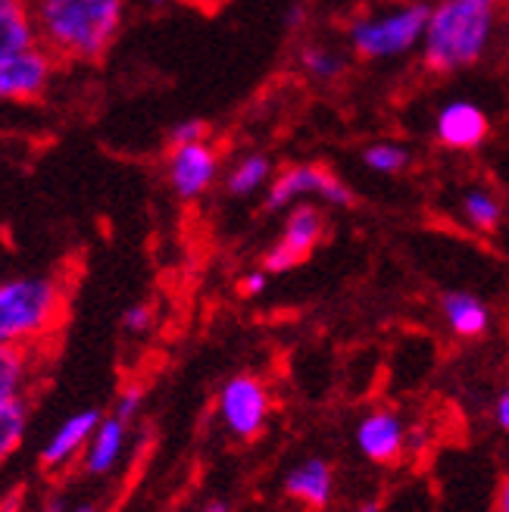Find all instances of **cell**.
Here are the masks:
<instances>
[{"label":"cell","instance_id":"20","mask_svg":"<svg viewBox=\"0 0 509 512\" xmlns=\"http://www.w3.org/2000/svg\"><path fill=\"white\" fill-rule=\"evenodd\" d=\"M29 431V400H10L0 403V466L19 450Z\"/></svg>","mask_w":509,"mask_h":512},{"label":"cell","instance_id":"7","mask_svg":"<svg viewBox=\"0 0 509 512\" xmlns=\"http://www.w3.org/2000/svg\"><path fill=\"white\" fill-rule=\"evenodd\" d=\"M325 238V216L313 203H294L285 216L282 235L275 238V244L263 253V269L269 275H282L297 269L300 263H307L316 253V247Z\"/></svg>","mask_w":509,"mask_h":512},{"label":"cell","instance_id":"3","mask_svg":"<svg viewBox=\"0 0 509 512\" xmlns=\"http://www.w3.org/2000/svg\"><path fill=\"white\" fill-rule=\"evenodd\" d=\"M66 310L63 285L50 275L0 278V344L35 350L57 331Z\"/></svg>","mask_w":509,"mask_h":512},{"label":"cell","instance_id":"22","mask_svg":"<svg viewBox=\"0 0 509 512\" xmlns=\"http://www.w3.org/2000/svg\"><path fill=\"white\" fill-rule=\"evenodd\" d=\"M360 157H363V166L375 175H400L406 166H410L413 153L397 141H375V144L363 147Z\"/></svg>","mask_w":509,"mask_h":512},{"label":"cell","instance_id":"17","mask_svg":"<svg viewBox=\"0 0 509 512\" xmlns=\"http://www.w3.org/2000/svg\"><path fill=\"white\" fill-rule=\"evenodd\" d=\"M38 44L29 0H0V57Z\"/></svg>","mask_w":509,"mask_h":512},{"label":"cell","instance_id":"26","mask_svg":"<svg viewBox=\"0 0 509 512\" xmlns=\"http://www.w3.org/2000/svg\"><path fill=\"white\" fill-rule=\"evenodd\" d=\"M266 285H269V272L266 269H253V272H247L244 278H241V294L244 297H260L263 291H266Z\"/></svg>","mask_w":509,"mask_h":512},{"label":"cell","instance_id":"21","mask_svg":"<svg viewBox=\"0 0 509 512\" xmlns=\"http://www.w3.org/2000/svg\"><path fill=\"white\" fill-rule=\"evenodd\" d=\"M460 210H463V219L475 228V232H497V225L503 219L500 200L485 188H469L460 200Z\"/></svg>","mask_w":509,"mask_h":512},{"label":"cell","instance_id":"25","mask_svg":"<svg viewBox=\"0 0 509 512\" xmlns=\"http://www.w3.org/2000/svg\"><path fill=\"white\" fill-rule=\"evenodd\" d=\"M141 406H144V391L138 388V384H132V388H125V391L116 397L113 416H119L122 422H132V419H138Z\"/></svg>","mask_w":509,"mask_h":512},{"label":"cell","instance_id":"12","mask_svg":"<svg viewBox=\"0 0 509 512\" xmlns=\"http://www.w3.org/2000/svg\"><path fill=\"white\" fill-rule=\"evenodd\" d=\"M100 409H79V413H72L54 434H50V441L41 447V469L44 472H63L69 469L75 459L85 456L88 450V441L94 438V431L100 425Z\"/></svg>","mask_w":509,"mask_h":512},{"label":"cell","instance_id":"1","mask_svg":"<svg viewBox=\"0 0 509 512\" xmlns=\"http://www.w3.org/2000/svg\"><path fill=\"white\" fill-rule=\"evenodd\" d=\"M38 44L66 63H97L116 44L125 0H29Z\"/></svg>","mask_w":509,"mask_h":512},{"label":"cell","instance_id":"18","mask_svg":"<svg viewBox=\"0 0 509 512\" xmlns=\"http://www.w3.org/2000/svg\"><path fill=\"white\" fill-rule=\"evenodd\" d=\"M275 178L272 172V157L269 153H247L241 157L225 175V191L232 197H250L263 188H269V182Z\"/></svg>","mask_w":509,"mask_h":512},{"label":"cell","instance_id":"27","mask_svg":"<svg viewBox=\"0 0 509 512\" xmlns=\"http://www.w3.org/2000/svg\"><path fill=\"white\" fill-rule=\"evenodd\" d=\"M494 422H497L500 431L509 434V388H503L497 394V400H494Z\"/></svg>","mask_w":509,"mask_h":512},{"label":"cell","instance_id":"13","mask_svg":"<svg viewBox=\"0 0 509 512\" xmlns=\"http://www.w3.org/2000/svg\"><path fill=\"white\" fill-rule=\"evenodd\" d=\"M285 494L307 509H328L335 497V469L328 459L310 456L285 475Z\"/></svg>","mask_w":509,"mask_h":512},{"label":"cell","instance_id":"2","mask_svg":"<svg viewBox=\"0 0 509 512\" xmlns=\"http://www.w3.org/2000/svg\"><path fill=\"white\" fill-rule=\"evenodd\" d=\"M500 0H438L422 38V63L431 72H460L488 54Z\"/></svg>","mask_w":509,"mask_h":512},{"label":"cell","instance_id":"4","mask_svg":"<svg viewBox=\"0 0 509 512\" xmlns=\"http://www.w3.org/2000/svg\"><path fill=\"white\" fill-rule=\"evenodd\" d=\"M428 19L431 4H425V0L363 13L347 22V44L360 60H397L422 47Z\"/></svg>","mask_w":509,"mask_h":512},{"label":"cell","instance_id":"9","mask_svg":"<svg viewBox=\"0 0 509 512\" xmlns=\"http://www.w3.org/2000/svg\"><path fill=\"white\" fill-rule=\"evenodd\" d=\"M166 182L178 200H200L219 182V150L210 141L169 147Z\"/></svg>","mask_w":509,"mask_h":512},{"label":"cell","instance_id":"11","mask_svg":"<svg viewBox=\"0 0 509 512\" xmlns=\"http://www.w3.org/2000/svg\"><path fill=\"white\" fill-rule=\"evenodd\" d=\"M356 447L375 466H394L406 450V431L394 409H369L356 425Z\"/></svg>","mask_w":509,"mask_h":512},{"label":"cell","instance_id":"32","mask_svg":"<svg viewBox=\"0 0 509 512\" xmlns=\"http://www.w3.org/2000/svg\"><path fill=\"white\" fill-rule=\"evenodd\" d=\"M69 512H100V506L97 503H75V506H69Z\"/></svg>","mask_w":509,"mask_h":512},{"label":"cell","instance_id":"14","mask_svg":"<svg viewBox=\"0 0 509 512\" xmlns=\"http://www.w3.org/2000/svg\"><path fill=\"white\" fill-rule=\"evenodd\" d=\"M125 447H129V422H122L119 416H104L82 456L85 472L110 475L119 466V459L125 456Z\"/></svg>","mask_w":509,"mask_h":512},{"label":"cell","instance_id":"24","mask_svg":"<svg viewBox=\"0 0 509 512\" xmlns=\"http://www.w3.org/2000/svg\"><path fill=\"white\" fill-rule=\"evenodd\" d=\"M122 328L129 331V335H147V331L154 328V310H150L147 303L129 306V310L122 313Z\"/></svg>","mask_w":509,"mask_h":512},{"label":"cell","instance_id":"6","mask_svg":"<svg viewBox=\"0 0 509 512\" xmlns=\"http://www.w3.org/2000/svg\"><path fill=\"white\" fill-rule=\"evenodd\" d=\"M269 409H272V400H269L266 384L250 372L228 378L216 400L219 422L225 425L228 434H235L241 441H253L266 428Z\"/></svg>","mask_w":509,"mask_h":512},{"label":"cell","instance_id":"29","mask_svg":"<svg viewBox=\"0 0 509 512\" xmlns=\"http://www.w3.org/2000/svg\"><path fill=\"white\" fill-rule=\"evenodd\" d=\"M44 512H69V503H66L60 494H54V497H47V503H44Z\"/></svg>","mask_w":509,"mask_h":512},{"label":"cell","instance_id":"28","mask_svg":"<svg viewBox=\"0 0 509 512\" xmlns=\"http://www.w3.org/2000/svg\"><path fill=\"white\" fill-rule=\"evenodd\" d=\"M497 512H509V475L500 481V491H497Z\"/></svg>","mask_w":509,"mask_h":512},{"label":"cell","instance_id":"15","mask_svg":"<svg viewBox=\"0 0 509 512\" xmlns=\"http://www.w3.org/2000/svg\"><path fill=\"white\" fill-rule=\"evenodd\" d=\"M441 316L453 335L463 341H475L481 335H488V328H491L488 303L469 291H447L441 297Z\"/></svg>","mask_w":509,"mask_h":512},{"label":"cell","instance_id":"33","mask_svg":"<svg viewBox=\"0 0 509 512\" xmlns=\"http://www.w3.org/2000/svg\"><path fill=\"white\" fill-rule=\"evenodd\" d=\"M300 19H303V10H300V7H294V10L285 16V22H288V25H300Z\"/></svg>","mask_w":509,"mask_h":512},{"label":"cell","instance_id":"16","mask_svg":"<svg viewBox=\"0 0 509 512\" xmlns=\"http://www.w3.org/2000/svg\"><path fill=\"white\" fill-rule=\"evenodd\" d=\"M35 378V350L0 344V403L22 400Z\"/></svg>","mask_w":509,"mask_h":512},{"label":"cell","instance_id":"5","mask_svg":"<svg viewBox=\"0 0 509 512\" xmlns=\"http://www.w3.org/2000/svg\"><path fill=\"white\" fill-rule=\"evenodd\" d=\"M303 197H319L325 203H332L338 210H350L356 207V194L350 185H344L335 172H328L319 163H294L288 169L278 172L269 188H266V210L278 213L285 207H294Z\"/></svg>","mask_w":509,"mask_h":512},{"label":"cell","instance_id":"30","mask_svg":"<svg viewBox=\"0 0 509 512\" xmlns=\"http://www.w3.org/2000/svg\"><path fill=\"white\" fill-rule=\"evenodd\" d=\"M203 512H232V506H228V500L216 497V500H210L207 506H203Z\"/></svg>","mask_w":509,"mask_h":512},{"label":"cell","instance_id":"8","mask_svg":"<svg viewBox=\"0 0 509 512\" xmlns=\"http://www.w3.org/2000/svg\"><path fill=\"white\" fill-rule=\"evenodd\" d=\"M57 57L47 47L32 44L0 57V104H32L54 82Z\"/></svg>","mask_w":509,"mask_h":512},{"label":"cell","instance_id":"23","mask_svg":"<svg viewBox=\"0 0 509 512\" xmlns=\"http://www.w3.org/2000/svg\"><path fill=\"white\" fill-rule=\"evenodd\" d=\"M210 138V122L207 119H182L169 128V147L178 144H197Z\"/></svg>","mask_w":509,"mask_h":512},{"label":"cell","instance_id":"10","mask_svg":"<svg viewBox=\"0 0 509 512\" xmlns=\"http://www.w3.org/2000/svg\"><path fill=\"white\" fill-rule=\"evenodd\" d=\"M491 135V119L475 100H447L435 116V138L447 150H478Z\"/></svg>","mask_w":509,"mask_h":512},{"label":"cell","instance_id":"19","mask_svg":"<svg viewBox=\"0 0 509 512\" xmlns=\"http://www.w3.org/2000/svg\"><path fill=\"white\" fill-rule=\"evenodd\" d=\"M297 66L316 82H332L347 72V57L341 54V50L325 47V44H303L300 54H297Z\"/></svg>","mask_w":509,"mask_h":512},{"label":"cell","instance_id":"31","mask_svg":"<svg viewBox=\"0 0 509 512\" xmlns=\"http://www.w3.org/2000/svg\"><path fill=\"white\" fill-rule=\"evenodd\" d=\"M353 512H381V500H366V503H360Z\"/></svg>","mask_w":509,"mask_h":512}]
</instances>
